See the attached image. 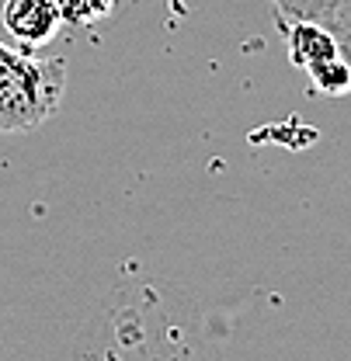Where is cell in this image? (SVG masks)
<instances>
[{"label": "cell", "instance_id": "6da1fadb", "mask_svg": "<svg viewBox=\"0 0 351 361\" xmlns=\"http://www.w3.org/2000/svg\"><path fill=\"white\" fill-rule=\"evenodd\" d=\"M66 90V66L56 56L0 42V133L39 129L59 108Z\"/></svg>", "mask_w": 351, "mask_h": 361}, {"label": "cell", "instance_id": "7a4b0ae2", "mask_svg": "<svg viewBox=\"0 0 351 361\" xmlns=\"http://www.w3.org/2000/svg\"><path fill=\"white\" fill-rule=\"evenodd\" d=\"M0 25L11 42L39 52L66 28L56 0H0Z\"/></svg>", "mask_w": 351, "mask_h": 361}, {"label": "cell", "instance_id": "3957f363", "mask_svg": "<svg viewBox=\"0 0 351 361\" xmlns=\"http://www.w3.org/2000/svg\"><path fill=\"white\" fill-rule=\"evenodd\" d=\"M278 25H282V35L289 42V56L296 66L313 70L327 59H338L345 56V49L338 42L334 28L327 21H316V18H299V14H278Z\"/></svg>", "mask_w": 351, "mask_h": 361}, {"label": "cell", "instance_id": "277c9868", "mask_svg": "<svg viewBox=\"0 0 351 361\" xmlns=\"http://www.w3.org/2000/svg\"><path fill=\"white\" fill-rule=\"evenodd\" d=\"M56 7H59L66 25L90 28V25H101V21L115 18L122 7H129V0H56Z\"/></svg>", "mask_w": 351, "mask_h": 361}, {"label": "cell", "instance_id": "5b68a950", "mask_svg": "<svg viewBox=\"0 0 351 361\" xmlns=\"http://www.w3.org/2000/svg\"><path fill=\"white\" fill-rule=\"evenodd\" d=\"M327 25L334 28V35H338V42H341V49H345V56L351 63V0H334L331 4Z\"/></svg>", "mask_w": 351, "mask_h": 361}, {"label": "cell", "instance_id": "8992f818", "mask_svg": "<svg viewBox=\"0 0 351 361\" xmlns=\"http://www.w3.org/2000/svg\"><path fill=\"white\" fill-rule=\"evenodd\" d=\"M282 7V14H299V18H316V21H327L331 14V4L334 0H275Z\"/></svg>", "mask_w": 351, "mask_h": 361}]
</instances>
